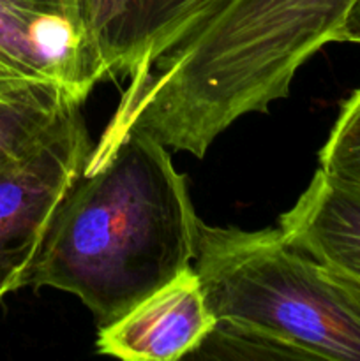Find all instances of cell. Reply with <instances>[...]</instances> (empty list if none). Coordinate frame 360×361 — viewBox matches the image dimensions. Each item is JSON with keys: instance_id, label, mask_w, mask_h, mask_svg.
Listing matches in <instances>:
<instances>
[{"instance_id": "52a82bcc", "label": "cell", "mask_w": 360, "mask_h": 361, "mask_svg": "<svg viewBox=\"0 0 360 361\" xmlns=\"http://www.w3.org/2000/svg\"><path fill=\"white\" fill-rule=\"evenodd\" d=\"M229 0H85V20L106 76H127Z\"/></svg>"}, {"instance_id": "8992f818", "label": "cell", "mask_w": 360, "mask_h": 361, "mask_svg": "<svg viewBox=\"0 0 360 361\" xmlns=\"http://www.w3.org/2000/svg\"><path fill=\"white\" fill-rule=\"evenodd\" d=\"M215 317L193 267L99 328L97 353L126 361H173L198 351Z\"/></svg>"}, {"instance_id": "5b68a950", "label": "cell", "mask_w": 360, "mask_h": 361, "mask_svg": "<svg viewBox=\"0 0 360 361\" xmlns=\"http://www.w3.org/2000/svg\"><path fill=\"white\" fill-rule=\"evenodd\" d=\"M90 152L81 108H74L44 143L0 175V300L27 288L49 226Z\"/></svg>"}, {"instance_id": "ba28073f", "label": "cell", "mask_w": 360, "mask_h": 361, "mask_svg": "<svg viewBox=\"0 0 360 361\" xmlns=\"http://www.w3.org/2000/svg\"><path fill=\"white\" fill-rule=\"evenodd\" d=\"M277 228L314 261L360 282V187L318 169Z\"/></svg>"}, {"instance_id": "8fae6325", "label": "cell", "mask_w": 360, "mask_h": 361, "mask_svg": "<svg viewBox=\"0 0 360 361\" xmlns=\"http://www.w3.org/2000/svg\"><path fill=\"white\" fill-rule=\"evenodd\" d=\"M334 42H355L360 44V0H356L335 32Z\"/></svg>"}, {"instance_id": "277c9868", "label": "cell", "mask_w": 360, "mask_h": 361, "mask_svg": "<svg viewBox=\"0 0 360 361\" xmlns=\"http://www.w3.org/2000/svg\"><path fill=\"white\" fill-rule=\"evenodd\" d=\"M102 78L85 0H0V97L55 88L83 104Z\"/></svg>"}, {"instance_id": "9c48e42d", "label": "cell", "mask_w": 360, "mask_h": 361, "mask_svg": "<svg viewBox=\"0 0 360 361\" xmlns=\"http://www.w3.org/2000/svg\"><path fill=\"white\" fill-rule=\"evenodd\" d=\"M81 106L55 88H35L0 99V175L27 159L71 109Z\"/></svg>"}, {"instance_id": "4fadbf2b", "label": "cell", "mask_w": 360, "mask_h": 361, "mask_svg": "<svg viewBox=\"0 0 360 361\" xmlns=\"http://www.w3.org/2000/svg\"><path fill=\"white\" fill-rule=\"evenodd\" d=\"M0 99H6V97H0Z\"/></svg>"}, {"instance_id": "7c38bea8", "label": "cell", "mask_w": 360, "mask_h": 361, "mask_svg": "<svg viewBox=\"0 0 360 361\" xmlns=\"http://www.w3.org/2000/svg\"><path fill=\"white\" fill-rule=\"evenodd\" d=\"M323 267H325V264H323ZM325 268H327L328 274H330V277L334 279V281L337 282V284L341 286L342 289H344L346 295H348L349 298L353 300V303H355V305L359 307V310H360V282L355 281V279L348 277V275L341 274V271L334 270V268H328V267H325Z\"/></svg>"}, {"instance_id": "30bf717a", "label": "cell", "mask_w": 360, "mask_h": 361, "mask_svg": "<svg viewBox=\"0 0 360 361\" xmlns=\"http://www.w3.org/2000/svg\"><path fill=\"white\" fill-rule=\"evenodd\" d=\"M320 169L339 182L360 187V88L342 104L321 147Z\"/></svg>"}, {"instance_id": "3957f363", "label": "cell", "mask_w": 360, "mask_h": 361, "mask_svg": "<svg viewBox=\"0 0 360 361\" xmlns=\"http://www.w3.org/2000/svg\"><path fill=\"white\" fill-rule=\"evenodd\" d=\"M193 268L217 321L203 344L224 356L360 361L359 307L279 228L203 222Z\"/></svg>"}, {"instance_id": "6da1fadb", "label": "cell", "mask_w": 360, "mask_h": 361, "mask_svg": "<svg viewBox=\"0 0 360 361\" xmlns=\"http://www.w3.org/2000/svg\"><path fill=\"white\" fill-rule=\"evenodd\" d=\"M356 0H229L129 76L102 130L115 150L136 130L201 159L236 120L288 97L300 67L335 41Z\"/></svg>"}, {"instance_id": "7a4b0ae2", "label": "cell", "mask_w": 360, "mask_h": 361, "mask_svg": "<svg viewBox=\"0 0 360 361\" xmlns=\"http://www.w3.org/2000/svg\"><path fill=\"white\" fill-rule=\"evenodd\" d=\"M201 224L168 147L136 130L69 190L27 288L71 293L102 328L193 267Z\"/></svg>"}]
</instances>
